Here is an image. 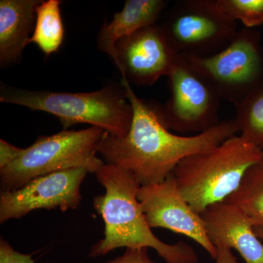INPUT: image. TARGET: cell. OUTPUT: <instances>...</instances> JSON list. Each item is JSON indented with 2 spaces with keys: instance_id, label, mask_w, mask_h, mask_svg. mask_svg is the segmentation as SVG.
<instances>
[{
  "instance_id": "4fadbf2b",
  "label": "cell",
  "mask_w": 263,
  "mask_h": 263,
  "mask_svg": "<svg viewBox=\"0 0 263 263\" xmlns=\"http://www.w3.org/2000/svg\"><path fill=\"white\" fill-rule=\"evenodd\" d=\"M41 0L0 1V66L3 68L20 61L32 37L36 9Z\"/></svg>"
},
{
  "instance_id": "9a60e30c",
  "label": "cell",
  "mask_w": 263,
  "mask_h": 263,
  "mask_svg": "<svg viewBox=\"0 0 263 263\" xmlns=\"http://www.w3.org/2000/svg\"><path fill=\"white\" fill-rule=\"evenodd\" d=\"M224 202L237 208L254 228H263V160L247 171L239 186Z\"/></svg>"
},
{
  "instance_id": "603a6c76",
  "label": "cell",
  "mask_w": 263,
  "mask_h": 263,
  "mask_svg": "<svg viewBox=\"0 0 263 263\" xmlns=\"http://www.w3.org/2000/svg\"><path fill=\"white\" fill-rule=\"evenodd\" d=\"M254 233L257 235L259 239L263 240V228L260 227H254Z\"/></svg>"
},
{
  "instance_id": "30bf717a",
  "label": "cell",
  "mask_w": 263,
  "mask_h": 263,
  "mask_svg": "<svg viewBox=\"0 0 263 263\" xmlns=\"http://www.w3.org/2000/svg\"><path fill=\"white\" fill-rule=\"evenodd\" d=\"M138 199L150 228H165L185 235L216 258L217 249L208 236L201 215L180 193L174 175L162 182L141 186Z\"/></svg>"
},
{
  "instance_id": "3957f363",
  "label": "cell",
  "mask_w": 263,
  "mask_h": 263,
  "mask_svg": "<svg viewBox=\"0 0 263 263\" xmlns=\"http://www.w3.org/2000/svg\"><path fill=\"white\" fill-rule=\"evenodd\" d=\"M263 160V151L234 136L211 149L183 159L173 171L180 193L198 214L224 202L239 186L246 173Z\"/></svg>"
},
{
  "instance_id": "52a82bcc",
  "label": "cell",
  "mask_w": 263,
  "mask_h": 263,
  "mask_svg": "<svg viewBox=\"0 0 263 263\" xmlns=\"http://www.w3.org/2000/svg\"><path fill=\"white\" fill-rule=\"evenodd\" d=\"M161 27L178 55L197 58L222 51L238 32L236 22L216 9L214 0L180 2Z\"/></svg>"
},
{
  "instance_id": "ac0fdd59",
  "label": "cell",
  "mask_w": 263,
  "mask_h": 263,
  "mask_svg": "<svg viewBox=\"0 0 263 263\" xmlns=\"http://www.w3.org/2000/svg\"><path fill=\"white\" fill-rule=\"evenodd\" d=\"M216 9L231 20L240 21L247 28L263 24V0H214Z\"/></svg>"
},
{
  "instance_id": "44dd1931",
  "label": "cell",
  "mask_w": 263,
  "mask_h": 263,
  "mask_svg": "<svg viewBox=\"0 0 263 263\" xmlns=\"http://www.w3.org/2000/svg\"><path fill=\"white\" fill-rule=\"evenodd\" d=\"M22 148L0 140V169L9 164L18 157Z\"/></svg>"
},
{
  "instance_id": "9c48e42d",
  "label": "cell",
  "mask_w": 263,
  "mask_h": 263,
  "mask_svg": "<svg viewBox=\"0 0 263 263\" xmlns=\"http://www.w3.org/2000/svg\"><path fill=\"white\" fill-rule=\"evenodd\" d=\"M87 170L58 171L29 181L14 191L0 194V223L20 219L38 209L73 210L80 205L81 183Z\"/></svg>"
},
{
  "instance_id": "8992f818",
  "label": "cell",
  "mask_w": 263,
  "mask_h": 263,
  "mask_svg": "<svg viewBox=\"0 0 263 263\" xmlns=\"http://www.w3.org/2000/svg\"><path fill=\"white\" fill-rule=\"evenodd\" d=\"M185 58L210 83L221 100L235 106L263 83V55L258 36L248 28L238 30L219 53Z\"/></svg>"
},
{
  "instance_id": "6da1fadb",
  "label": "cell",
  "mask_w": 263,
  "mask_h": 263,
  "mask_svg": "<svg viewBox=\"0 0 263 263\" xmlns=\"http://www.w3.org/2000/svg\"><path fill=\"white\" fill-rule=\"evenodd\" d=\"M133 108L130 129L125 136L105 132L98 153L107 163L127 170L141 186L162 182L183 159L221 144L238 133L233 120L192 136L174 134L166 126L162 110L137 96L124 78L122 82Z\"/></svg>"
},
{
  "instance_id": "7402d4cb",
  "label": "cell",
  "mask_w": 263,
  "mask_h": 263,
  "mask_svg": "<svg viewBox=\"0 0 263 263\" xmlns=\"http://www.w3.org/2000/svg\"><path fill=\"white\" fill-rule=\"evenodd\" d=\"M218 254L215 263H239L233 255L231 249L227 247H217Z\"/></svg>"
},
{
  "instance_id": "cb8c5ba5",
  "label": "cell",
  "mask_w": 263,
  "mask_h": 263,
  "mask_svg": "<svg viewBox=\"0 0 263 263\" xmlns=\"http://www.w3.org/2000/svg\"><path fill=\"white\" fill-rule=\"evenodd\" d=\"M262 151H263V148H262Z\"/></svg>"
},
{
  "instance_id": "d6986e66",
  "label": "cell",
  "mask_w": 263,
  "mask_h": 263,
  "mask_svg": "<svg viewBox=\"0 0 263 263\" xmlns=\"http://www.w3.org/2000/svg\"><path fill=\"white\" fill-rule=\"evenodd\" d=\"M0 263H34L31 254L15 251L3 238L0 239Z\"/></svg>"
},
{
  "instance_id": "5bb4252c",
  "label": "cell",
  "mask_w": 263,
  "mask_h": 263,
  "mask_svg": "<svg viewBox=\"0 0 263 263\" xmlns=\"http://www.w3.org/2000/svg\"><path fill=\"white\" fill-rule=\"evenodd\" d=\"M164 0H127L121 11L114 15L99 32L98 46L100 51L116 60V44L119 40L149 26L155 25L167 7Z\"/></svg>"
},
{
  "instance_id": "7c38bea8",
  "label": "cell",
  "mask_w": 263,
  "mask_h": 263,
  "mask_svg": "<svg viewBox=\"0 0 263 263\" xmlns=\"http://www.w3.org/2000/svg\"><path fill=\"white\" fill-rule=\"evenodd\" d=\"M213 245L235 249L246 263H263V245L254 227L237 208L226 202L208 207L200 214Z\"/></svg>"
},
{
  "instance_id": "7a4b0ae2",
  "label": "cell",
  "mask_w": 263,
  "mask_h": 263,
  "mask_svg": "<svg viewBox=\"0 0 263 263\" xmlns=\"http://www.w3.org/2000/svg\"><path fill=\"white\" fill-rule=\"evenodd\" d=\"M105 189L104 195L95 197L94 208L105 222L104 238L90 250L96 258L118 248H152L166 263H197L193 247L183 241L168 245L159 239L148 226L138 201L141 185L127 170L105 163L95 173Z\"/></svg>"
},
{
  "instance_id": "ffe728a7",
  "label": "cell",
  "mask_w": 263,
  "mask_h": 263,
  "mask_svg": "<svg viewBox=\"0 0 263 263\" xmlns=\"http://www.w3.org/2000/svg\"><path fill=\"white\" fill-rule=\"evenodd\" d=\"M148 249L127 248L122 255L106 263H156L148 257Z\"/></svg>"
},
{
  "instance_id": "2e32d148",
  "label": "cell",
  "mask_w": 263,
  "mask_h": 263,
  "mask_svg": "<svg viewBox=\"0 0 263 263\" xmlns=\"http://www.w3.org/2000/svg\"><path fill=\"white\" fill-rule=\"evenodd\" d=\"M60 5V0H48L41 2L36 9L35 25L29 44H35L46 57L58 51L65 37Z\"/></svg>"
},
{
  "instance_id": "ba28073f",
  "label": "cell",
  "mask_w": 263,
  "mask_h": 263,
  "mask_svg": "<svg viewBox=\"0 0 263 263\" xmlns=\"http://www.w3.org/2000/svg\"><path fill=\"white\" fill-rule=\"evenodd\" d=\"M167 78L171 97L162 110L169 129L199 134L219 124V95L184 57H179Z\"/></svg>"
},
{
  "instance_id": "5b68a950",
  "label": "cell",
  "mask_w": 263,
  "mask_h": 263,
  "mask_svg": "<svg viewBox=\"0 0 263 263\" xmlns=\"http://www.w3.org/2000/svg\"><path fill=\"white\" fill-rule=\"evenodd\" d=\"M105 133L91 126L38 137L30 146L22 148L13 162L0 169L2 191H14L36 178L65 170L84 168L95 174L105 164L97 156Z\"/></svg>"
},
{
  "instance_id": "277c9868",
  "label": "cell",
  "mask_w": 263,
  "mask_h": 263,
  "mask_svg": "<svg viewBox=\"0 0 263 263\" xmlns=\"http://www.w3.org/2000/svg\"><path fill=\"white\" fill-rule=\"evenodd\" d=\"M0 101L52 114L64 129L85 123L112 136L124 137L133 120V108L122 84L78 93L31 91L2 85Z\"/></svg>"
},
{
  "instance_id": "8fae6325",
  "label": "cell",
  "mask_w": 263,
  "mask_h": 263,
  "mask_svg": "<svg viewBox=\"0 0 263 263\" xmlns=\"http://www.w3.org/2000/svg\"><path fill=\"white\" fill-rule=\"evenodd\" d=\"M179 57L162 27L155 24L119 40L114 64L129 84L152 86L167 77Z\"/></svg>"
},
{
  "instance_id": "e0dca14e",
  "label": "cell",
  "mask_w": 263,
  "mask_h": 263,
  "mask_svg": "<svg viewBox=\"0 0 263 263\" xmlns=\"http://www.w3.org/2000/svg\"><path fill=\"white\" fill-rule=\"evenodd\" d=\"M235 109L233 122L240 136L263 148V83Z\"/></svg>"
}]
</instances>
